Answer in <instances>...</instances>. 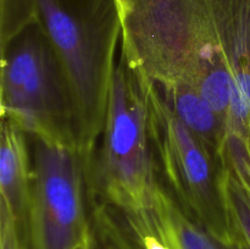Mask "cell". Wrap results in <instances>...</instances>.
Here are the masks:
<instances>
[{
	"mask_svg": "<svg viewBox=\"0 0 250 249\" xmlns=\"http://www.w3.org/2000/svg\"><path fill=\"white\" fill-rule=\"evenodd\" d=\"M34 6L70 89L78 149L88 158L104 128L121 44L116 1L34 0Z\"/></svg>",
	"mask_w": 250,
	"mask_h": 249,
	"instance_id": "cell-1",
	"label": "cell"
},
{
	"mask_svg": "<svg viewBox=\"0 0 250 249\" xmlns=\"http://www.w3.org/2000/svg\"><path fill=\"white\" fill-rule=\"evenodd\" d=\"M85 161L89 199L121 211L153 207L159 177L149 138L143 84L121 51L104 128Z\"/></svg>",
	"mask_w": 250,
	"mask_h": 249,
	"instance_id": "cell-2",
	"label": "cell"
},
{
	"mask_svg": "<svg viewBox=\"0 0 250 249\" xmlns=\"http://www.w3.org/2000/svg\"><path fill=\"white\" fill-rule=\"evenodd\" d=\"M138 76L159 182L217 241L227 247L239 244L229 200V172L176 116L156 85Z\"/></svg>",
	"mask_w": 250,
	"mask_h": 249,
	"instance_id": "cell-3",
	"label": "cell"
},
{
	"mask_svg": "<svg viewBox=\"0 0 250 249\" xmlns=\"http://www.w3.org/2000/svg\"><path fill=\"white\" fill-rule=\"evenodd\" d=\"M1 119L32 139L77 146L75 109L62 68L38 23L1 48Z\"/></svg>",
	"mask_w": 250,
	"mask_h": 249,
	"instance_id": "cell-4",
	"label": "cell"
},
{
	"mask_svg": "<svg viewBox=\"0 0 250 249\" xmlns=\"http://www.w3.org/2000/svg\"><path fill=\"white\" fill-rule=\"evenodd\" d=\"M23 249H77L92 234L87 161L77 146L33 139Z\"/></svg>",
	"mask_w": 250,
	"mask_h": 249,
	"instance_id": "cell-5",
	"label": "cell"
},
{
	"mask_svg": "<svg viewBox=\"0 0 250 249\" xmlns=\"http://www.w3.org/2000/svg\"><path fill=\"white\" fill-rule=\"evenodd\" d=\"M27 134L6 119L0 133V205L14 216L23 242L31 208L33 164Z\"/></svg>",
	"mask_w": 250,
	"mask_h": 249,
	"instance_id": "cell-6",
	"label": "cell"
},
{
	"mask_svg": "<svg viewBox=\"0 0 250 249\" xmlns=\"http://www.w3.org/2000/svg\"><path fill=\"white\" fill-rule=\"evenodd\" d=\"M90 227L94 239L119 249H175L164 233L153 207L121 211L92 200Z\"/></svg>",
	"mask_w": 250,
	"mask_h": 249,
	"instance_id": "cell-7",
	"label": "cell"
},
{
	"mask_svg": "<svg viewBox=\"0 0 250 249\" xmlns=\"http://www.w3.org/2000/svg\"><path fill=\"white\" fill-rule=\"evenodd\" d=\"M156 88L176 116L227 170L226 124L211 105L189 84L180 83L168 87L156 85Z\"/></svg>",
	"mask_w": 250,
	"mask_h": 249,
	"instance_id": "cell-8",
	"label": "cell"
},
{
	"mask_svg": "<svg viewBox=\"0 0 250 249\" xmlns=\"http://www.w3.org/2000/svg\"><path fill=\"white\" fill-rule=\"evenodd\" d=\"M153 210L175 249H238V244L227 247L211 236L177 204L160 182L154 195Z\"/></svg>",
	"mask_w": 250,
	"mask_h": 249,
	"instance_id": "cell-9",
	"label": "cell"
},
{
	"mask_svg": "<svg viewBox=\"0 0 250 249\" xmlns=\"http://www.w3.org/2000/svg\"><path fill=\"white\" fill-rule=\"evenodd\" d=\"M229 200L242 243L250 249V202L239 183L229 175Z\"/></svg>",
	"mask_w": 250,
	"mask_h": 249,
	"instance_id": "cell-10",
	"label": "cell"
},
{
	"mask_svg": "<svg viewBox=\"0 0 250 249\" xmlns=\"http://www.w3.org/2000/svg\"><path fill=\"white\" fill-rule=\"evenodd\" d=\"M77 249H97L95 248V243H94V239H93V234H90L89 238L87 239L85 242H83Z\"/></svg>",
	"mask_w": 250,
	"mask_h": 249,
	"instance_id": "cell-11",
	"label": "cell"
},
{
	"mask_svg": "<svg viewBox=\"0 0 250 249\" xmlns=\"http://www.w3.org/2000/svg\"><path fill=\"white\" fill-rule=\"evenodd\" d=\"M93 239H94V237H93ZM94 243H95V248L97 249H119L114 246H110V244L100 243V242H97L95 239H94Z\"/></svg>",
	"mask_w": 250,
	"mask_h": 249,
	"instance_id": "cell-12",
	"label": "cell"
},
{
	"mask_svg": "<svg viewBox=\"0 0 250 249\" xmlns=\"http://www.w3.org/2000/svg\"><path fill=\"white\" fill-rule=\"evenodd\" d=\"M238 249H247V248H246V247H244V244L241 242V243L238 244Z\"/></svg>",
	"mask_w": 250,
	"mask_h": 249,
	"instance_id": "cell-13",
	"label": "cell"
}]
</instances>
